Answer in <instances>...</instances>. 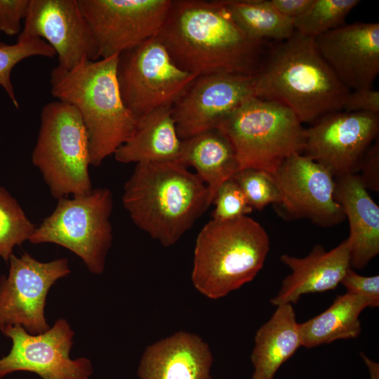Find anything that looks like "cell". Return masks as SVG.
Returning <instances> with one entry per match:
<instances>
[{"label":"cell","mask_w":379,"mask_h":379,"mask_svg":"<svg viewBox=\"0 0 379 379\" xmlns=\"http://www.w3.org/2000/svg\"><path fill=\"white\" fill-rule=\"evenodd\" d=\"M40 119L32 161L51 195L59 199L91 192L88 134L78 111L70 104L53 101L43 107Z\"/></svg>","instance_id":"cell-7"},{"label":"cell","mask_w":379,"mask_h":379,"mask_svg":"<svg viewBox=\"0 0 379 379\" xmlns=\"http://www.w3.org/2000/svg\"><path fill=\"white\" fill-rule=\"evenodd\" d=\"M379 114L339 111L305 128L302 154L334 177L357 174L368 149L378 138Z\"/></svg>","instance_id":"cell-14"},{"label":"cell","mask_w":379,"mask_h":379,"mask_svg":"<svg viewBox=\"0 0 379 379\" xmlns=\"http://www.w3.org/2000/svg\"><path fill=\"white\" fill-rule=\"evenodd\" d=\"M253 96V75L220 73L197 77L173 105L180 138L217 128L229 114Z\"/></svg>","instance_id":"cell-16"},{"label":"cell","mask_w":379,"mask_h":379,"mask_svg":"<svg viewBox=\"0 0 379 379\" xmlns=\"http://www.w3.org/2000/svg\"><path fill=\"white\" fill-rule=\"evenodd\" d=\"M35 228L17 200L0 186V257L8 262L14 248L29 241Z\"/></svg>","instance_id":"cell-27"},{"label":"cell","mask_w":379,"mask_h":379,"mask_svg":"<svg viewBox=\"0 0 379 379\" xmlns=\"http://www.w3.org/2000/svg\"><path fill=\"white\" fill-rule=\"evenodd\" d=\"M359 0H314L302 15L293 20L295 32L316 38L345 24Z\"/></svg>","instance_id":"cell-26"},{"label":"cell","mask_w":379,"mask_h":379,"mask_svg":"<svg viewBox=\"0 0 379 379\" xmlns=\"http://www.w3.org/2000/svg\"><path fill=\"white\" fill-rule=\"evenodd\" d=\"M124 207L133 222L164 246L175 244L211 206L206 185L179 161L136 164Z\"/></svg>","instance_id":"cell-3"},{"label":"cell","mask_w":379,"mask_h":379,"mask_svg":"<svg viewBox=\"0 0 379 379\" xmlns=\"http://www.w3.org/2000/svg\"><path fill=\"white\" fill-rule=\"evenodd\" d=\"M280 260L291 272L283 280L277 295L270 300L275 306L295 304L305 294L335 289L351 267L347 239L329 251L317 244L304 258L284 254Z\"/></svg>","instance_id":"cell-18"},{"label":"cell","mask_w":379,"mask_h":379,"mask_svg":"<svg viewBox=\"0 0 379 379\" xmlns=\"http://www.w3.org/2000/svg\"><path fill=\"white\" fill-rule=\"evenodd\" d=\"M334 197L349 222L351 266L361 270L379 253V206L358 174L335 178Z\"/></svg>","instance_id":"cell-20"},{"label":"cell","mask_w":379,"mask_h":379,"mask_svg":"<svg viewBox=\"0 0 379 379\" xmlns=\"http://www.w3.org/2000/svg\"><path fill=\"white\" fill-rule=\"evenodd\" d=\"M213 356L195 334L180 331L145 350L138 368L140 379H211Z\"/></svg>","instance_id":"cell-19"},{"label":"cell","mask_w":379,"mask_h":379,"mask_svg":"<svg viewBox=\"0 0 379 379\" xmlns=\"http://www.w3.org/2000/svg\"><path fill=\"white\" fill-rule=\"evenodd\" d=\"M172 0H77L100 59L119 55L157 36Z\"/></svg>","instance_id":"cell-11"},{"label":"cell","mask_w":379,"mask_h":379,"mask_svg":"<svg viewBox=\"0 0 379 379\" xmlns=\"http://www.w3.org/2000/svg\"><path fill=\"white\" fill-rule=\"evenodd\" d=\"M253 77L255 97L287 107L301 124L343 111L350 91L321 57L314 39L297 32L268 46Z\"/></svg>","instance_id":"cell-2"},{"label":"cell","mask_w":379,"mask_h":379,"mask_svg":"<svg viewBox=\"0 0 379 379\" xmlns=\"http://www.w3.org/2000/svg\"><path fill=\"white\" fill-rule=\"evenodd\" d=\"M359 175L367 190L379 191V139L368 149L359 168Z\"/></svg>","instance_id":"cell-34"},{"label":"cell","mask_w":379,"mask_h":379,"mask_svg":"<svg viewBox=\"0 0 379 379\" xmlns=\"http://www.w3.org/2000/svg\"><path fill=\"white\" fill-rule=\"evenodd\" d=\"M30 0H0V32L13 36L21 32Z\"/></svg>","instance_id":"cell-32"},{"label":"cell","mask_w":379,"mask_h":379,"mask_svg":"<svg viewBox=\"0 0 379 379\" xmlns=\"http://www.w3.org/2000/svg\"><path fill=\"white\" fill-rule=\"evenodd\" d=\"M314 0H269L270 4L282 15L294 20L302 15Z\"/></svg>","instance_id":"cell-35"},{"label":"cell","mask_w":379,"mask_h":379,"mask_svg":"<svg viewBox=\"0 0 379 379\" xmlns=\"http://www.w3.org/2000/svg\"><path fill=\"white\" fill-rule=\"evenodd\" d=\"M55 55L53 48L40 38L17 40V42L12 45L0 41V85L17 109L19 108V103L11 79L13 68L18 62L29 57L53 58Z\"/></svg>","instance_id":"cell-28"},{"label":"cell","mask_w":379,"mask_h":379,"mask_svg":"<svg viewBox=\"0 0 379 379\" xmlns=\"http://www.w3.org/2000/svg\"><path fill=\"white\" fill-rule=\"evenodd\" d=\"M181 147L173 106H165L138 118L133 133L114 156L123 164L178 161Z\"/></svg>","instance_id":"cell-21"},{"label":"cell","mask_w":379,"mask_h":379,"mask_svg":"<svg viewBox=\"0 0 379 379\" xmlns=\"http://www.w3.org/2000/svg\"><path fill=\"white\" fill-rule=\"evenodd\" d=\"M8 275L0 278V331L20 326L30 334L47 331L44 313L48 293L60 279L71 272L66 258L49 262L36 260L25 252L12 255Z\"/></svg>","instance_id":"cell-10"},{"label":"cell","mask_w":379,"mask_h":379,"mask_svg":"<svg viewBox=\"0 0 379 379\" xmlns=\"http://www.w3.org/2000/svg\"><path fill=\"white\" fill-rule=\"evenodd\" d=\"M343 110L379 114V91L372 88L350 91L343 103Z\"/></svg>","instance_id":"cell-33"},{"label":"cell","mask_w":379,"mask_h":379,"mask_svg":"<svg viewBox=\"0 0 379 379\" xmlns=\"http://www.w3.org/2000/svg\"><path fill=\"white\" fill-rule=\"evenodd\" d=\"M11 338L9 353L0 359V379L15 371H29L42 379H89L93 373L91 361L69 357L74 331L63 319L44 333L33 335L20 326L1 331Z\"/></svg>","instance_id":"cell-13"},{"label":"cell","mask_w":379,"mask_h":379,"mask_svg":"<svg viewBox=\"0 0 379 379\" xmlns=\"http://www.w3.org/2000/svg\"><path fill=\"white\" fill-rule=\"evenodd\" d=\"M156 37L177 66L197 77L253 75L267 48L237 25L224 0L172 1Z\"/></svg>","instance_id":"cell-1"},{"label":"cell","mask_w":379,"mask_h":379,"mask_svg":"<svg viewBox=\"0 0 379 379\" xmlns=\"http://www.w3.org/2000/svg\"><path fill=\"white\" fill-rule=\"evenodd\" d=\"M178 161L196 170L207 187L210 205L220 186L239 171L232 146L218 128L182 140Z\"/></svg>","instance_id":"cell-22"},{"label":"cell","mask_w":379,"mask_h":379,"mask_svg":"<svg viewBox=\"0 0 379 379\" xmlns=\"http://www.w3.org/2000/svg\"><path fill=\"white\" fill-rule=\"evenodd\" d=\"M292 305L277 306L271 318L257 331L251 359V379H274L279 368L302 346Z\"/></svg>","instance_id":"cell-23"},{"label":"cell","mask_w":379,"mask_h":379,"mask_svg":"<svg viewBox=\"0 0 379 379\" xmlns=\"http://www.w3.org/2000/svg\"><path fill=\"white\" fill-rule=\"evenodd\" d=\"M362 298L345 293L316 317L298 324L302 346L312 348L337 340L357 338L361 331L359 316L368 307Z\"/></svg>","instance_id":"cell-24"},{"label":"cell","mask_w":379,"mask_h":379,"mask_svg":"<svg viewBox=\"0 0 379 379\" xmlns=\"http://www.w3.org/2000/svg\"><path fill=\"white\" fill-rule=\"evenodd\" d=\"M117 73L123 102L136 119L173 106L197 77L177 66L156 36L120 53Z\"/></svg>","instance_id":"cell-9"},{"label":"cell","mask_w":379,"mask_h":379,"mask_svg":"<svg viewBox=\"0 0 379 379\" xmlns=\"http://www.w3.org/2000/svg\"><path fill=\"white\" fill-rule=\"evenodd\" d=\"M316 47L350 91L372 88L379 73V23L344 24L317 36Z\"/></svg>","instance_id":"cell-17"},{"label":"cell","mask_w":379,"mask_h":379,"mask_svg":"<svg viewBox=\"0 0 379 379\" xmlns=\"http://www.w3.org/2000/svg\"><path fill=\"white\" fill-rule=\"evenodd\" d=\"M270 176L279 194V202L274 206L283 218L307 219L323 227L345 220L334 197L335 178L310 157L294 154Z\"/></svg>","instance_id":"cell-12"},{"label":"cell","mask_w":379,"mask_h":379,"mask_svg":"<svg viewBox=\"0 0 379 379\" xmlns=\"http://www.w3.org/2000/svg\"><path fill=\"white\" fill-rule=\"evenodd\" d=\"M361 357L365 362L370 375V379H379V364L369 359L364 353H361Z\"/></svg>","instance_id":"cell-36"},{"label":"cell","mask_w":379,"mask_h":379,"mask_svg":"<svg viewBox=\"0 0 379 379\" xmlns=\"http://www.w3.org/2000/svg\"><path fill=\"white\" fill-rule=\"evenodd\" d=\"M232 178L238 184L253 209L262 210L279 202V194L270 175L256 169L239 171Z\"/></svg>","instance_id":"cell-29"},{"label":"cell","mask_w":379,"mask_h":379,"mask_svg":"<svg viewBox=\"0 0 379 379\" xmlns=\"http://www.w3.org/2000/svg\"><path fill=\"white\" fill-rule=\"evenodd\" d=\"M113 195L108 188L58 199L54 211L35 228L29 241L61 246L79 256L88 270L101 274L112 245Z\"/></svg>","instance_id":"cell-8"},{"label":"cell","mask_w":379,"mask_h":379,"mask_svg":"<svg viewBox=\"0 0 379 379\" xmlns=\"http://www.w3.org/2000/svg\"><path fill=\"white\" fill-rule=\"evenodd\" d=\"M237 25L251 38L282 41L295 32L293 20L280 14L269 0H224Z\"/></svg>","instance_id":"cell-25"},{"label":"cell","mask_w":379,"mask_h":379,"mask_svg":"<svg viewBox=\"0 0 379 379\" xmlns=\"http://www.w3.org/2000/svg\"><path fill=\"white\" fill-rule=\"evenodd\" d=\"M119 55L51 73V92L79 113L89 139L90 164L100 166L131 135L137 119L125 106L117 80Z\"/></svg>","instance_id":"cell-4"},{"label":"cell","mask_w":379,"mask_h":379,"mask_svg":"<svg viewBox=\"0 0 379 379\" xmlns=\"http://www.w3.org/2000/svg\"><path fill=\"white\" fill-rule=\"evenodd\" d=\"M270 237L254 219H212L196 239L192 280L205 296L218 299L253 280L270 251Z\"/></svg>","instance_id":"cell-5"},{"label":"cell","mask_w":379,"mask_h":379,"mask_svg":"<svg viewBox=\"0 0 379 379\" xmlns=\"http://www.w3.org/2000/svg\"><path fill=\"white\" fill-rule=\"evenodd\" d=\"M347 293L364 298L372 308L379 306V276L364 277L352 267L346 272L341 281Z\"/></svg>","instance_id":"cell-31"},{"label":"cell","mask_w":379,"mask_h":379,"mask_svg":"<svg viewBox=\"0 0 379 379\" xmlns=\"http://www.w3.org/2000/svg\"><path fill=\"white\" fill-rule=\"evenodd\" d=\"M212 204L215 205L212 219L217 220H234L247 215L253 210L232 178L220 186Z\"/></svg>","instance_id":"cell-30"},{"label":"cell","mask_w":379,"mask_h":379,"mask_svg":"<svg viewBox=\"0 0 379 379\" xmlns=\"http://www.w3.org/2000/svg\"><path fill=\"white\" fill-rule=\"evenodd\" d=\"M232 146L239 171L272 175L288 157L302 154L305 128L287 107L251 97L229 114L218 128Z\"/></svg>","instance_id":"cell-6"},{"label":"cell","mask_w":379,"mask_h":379,"mask_svg":"<svg viewBox=\"0 0 379 379\" xmlns=\"http://www.w3.org/2000/svg\"><path fill=\"white\" fill-rule=\"evenodd\" d=\"M33 37L44 39L58 55V66L65 69L100 59L77 0H30L18 40Z\"/></svg>","instance_id":"cell-15"}]
</instances>
